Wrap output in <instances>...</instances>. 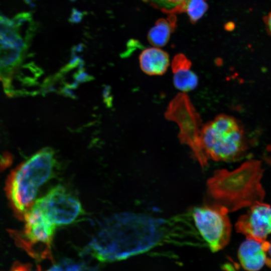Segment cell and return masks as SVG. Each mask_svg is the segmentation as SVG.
<instances>
[{"instance_id": "5b68a950", "label": "cell", "mask_w": 271, "mask_h": 271, "mask_svg": "<svg viewBox=\"0 0 271 271\" xmlns=\"http://www.w3.org/2000/svg\"><path fill=\"white\" fill-rule=\"evenodd\" d=\"M202 149L206 160L234 162L245 154L247 144L243 128L235 118L220 114L203 125Z\"/></svg>"}, {"instance_id": "4fadbf2b", "label": "cell", "mask_w": 271, "mask_h": 271, "mask_svg": "<svg viewBox=\"0 0 271 271\" xmlns=\"http://www.w3.org/2000/svg\"><path fill=\"white\" fill-rule=\"evenodd\" d=\"M176 26L177 18L175 14H169L166 19H158L148 33V41L156 47L165 46Z\"/></svg>"}, {"instance_id": "5bb4252c", "label": "cell", "mask_w": 271, "mask_h": 271, "mask_svg": "<svg viewBox=\"0 0 271 271\" xmlns=\"http://www.w3.org/2000/svg\"><path fill=\"white\" fill-rule=\"evenodd\" d=\"M173 81L177 89L186 93L196 88L199 80L197 75L190 69H188L174 72Z\"/></svg>"}, {"instance_id": "2e32d148", "label": "cell", "mask_w": 271, "mask_h": 271, "mask_svg": "<svg viewBox=\"0 0 271 271\" xmlns=\"http://www.w3.org/2000/svg\"><path fill=\"white\" fill-rule=\"evenodd\" d=\"M205 1L189 0L188 1L184 12L187 14L192 23H196L207 11L208 5Z\"/></svg>"}, {"instance_id": "ac0fdd59", "label": "cell", "mask_w": 271, "mask_h": 271, "mask_svg": "<svg viewBox=\"0 0 271 271\" xmlns=\"http://www.w3.org/2000/svg\"><path fill=\"white\" fill-rule=\"evenodd\" d=\"M191 61L183 54L176 55L172 61L173 73L183 69H191Z\"/></svg>"}, {"instance_id": "7c38bea8", "label": "cell", "mask_w": 271, "mask_h": 271, "mask_svg": "<svg viewBox=\"0 0 271 271\" xmlns=\"http://www.w3.org/2000/svg\"><path fill=\"white\" fill-rule=\"evenodd\" d=\"M139 62L142 70L151 76L164 74L170 64L168 53L157 47L143 51L139 57Z\"/></svg>"}, {"instance_id": "ffe728a7", "label": "cell", "mask_w": 271, "mask_h": 271, "mask_svg": "<svg viewBox=\"0 0 271 271\" xmlns=\"http://www.w3.org/2000/svg\"><path fill=\"white\" fill-rule=\"evenodd\" d=\"M265 263L271 267V241L269 242V245L266 251Z\"/></svg>"}, {"instance_id": "ba28073f", "label": "cell", "mask_w": 271, "mask_h": 271, "mask_svg": "<svg viewBox=\"0 0 271 271\" xmlns=\"http://www.w3.org/2000/svg\"><path fill=\"white\" fill-rule=\"evenodd\" d=\"M34 203L56 226L71 224L84 213L79 199L61 185L52 188Z\"/></svg>"}, {"instance_id": "44dd1931", "label": "cell", "mask_w": 271, "mask_h": 271, "mask_svg": "<svg viewBox=\"0 0 271 271\" xmlns=\"http://www.w3.org/2000/svg\"><path fill=\"white\" fill-rule=\"evenodd\" d=\"M264 21L267 31L271 35V12L264 18Z\"/></svg>"}, {"instance_id": "8992f818", "label": "cell", "mask_w": 271, "mask_h": 271, "mask_svg": "<svg viewBox=\"0 0 271 271\" xmlns=\"http://www.w3.org/2000/svg\"><path fill=\"white\" fill-rule=\"evenodd\" d=\"M166 119L175 122L179 127V139L191 149L195 159L202 168L208 164L201 144L202 120L190 98L180 92L170 102L165 113Z\"/></svg>"}, {"instance_id": "d6986e66", "label": "cell", "mask_w": 271, "mask_h": 271, "mask_svg": "<svg viewBox=\"0 0 271 271\" xmlns=\"http://www.w3.org/2000/svg\"><path fill=\"white\" fill-rule=\"evenodd\" d=\"M83 16L84 13L82 12L73 9L69 21L71 23H78L82 21Z\"/></svg>"}, {"instance_id": "6da1fadb", "label": "cell", "mask_w": 271, "mask_h": 271, "mask_svg": "<svg viewBox=\"0 0 271 271\" xmlns=\"http://www.w3.org/2000/svg\"><path fill=\"white\" fill-rule=\"evenodd\" d=\"M165 232L164 219L121 213L105 220L86 250L99 261L120 260L154 247L165 238Z\"/></svg>"}, {"instance_id": "9c48e42d", "label": "cell", "mask_w": 271, "mask_h": 271, "mask_svg": "<svg viewBox=\"0 0 271 271\" xmlns=\"http://www.w3.org/2000/svg\"><path fill=\"white\" fill-rule=\"evenodd\" d=\"M25 221L24 240L28 246L38 245L50 256L56 226L46 217L35 203L23 215Z\"/></svg>"}, {"instance_id": "3957f363", "label": "cell", "mask_w": 271, "mask_h": 271, "mask_svg": "<svg viewBox=\"0 0 271 271\" xmlns=\"http://www.w3.org/2000/svg\"><path fill=\"white\" fill-rule=\"evenodd\" d=\"M37 26L24 12L9 18L0 15V81L6 94L23 62Z\"/></svg>"}, {"instance_id": "30bf717a", "label": "cell", "mask_w": 271, "mask_h": 271, "mask_svg": "<svg viewBox=\"0 0 271 271\" xmlns=\"http://www.w3.org/2000/svg\"><path fill=\"white\" fill-rule=\"evenodd\" d=\"M235 228L238 232L247 238L260 241L266 240L271 233V207L262 202L252 205L239 218Z\"/></svg>"}, {"instance_id": "7a4b0ae2", "label": "cell", "mask_w": 271, "mask_h": 271, "mask_svg": "<svg viewBox=\"0 0 271 271\" xmlns=\"http://www.w3.org/2000/svg\"><path fill=\"white\" fill-rule=\"evenodd\" d=\"M263 172L260 162L253 160L232 171L217 170L207 180L208 192L229 212L250 207L264 198L261 183Z\"/></svg>"}, {"instance_id": "8fae6325", "label": "cell", "mask_w": 271, "mask_h": 271, "mask_svg": "<svg viewBox=\"0 0 271 271\" xmlns=\"http://www.w3.org/2000/svg\"><path fill=\"white\" fill-rule=\"evenodd\" d=\"M240 245L238 256L242 266L247 270H258L265 263L269 241L246 237Z\"/></svg>"}, {"instance_id": "52a82bcc", "label": "cell", "mask_w": 271, "mask_h": 271, "mask_svg": "<svg viewBox=\"0 0 271 271\" xmlns=\"http://www.w3.org/2000/svg\"><path fill=\"white\" fill-rule=\"evenodd\" d=\"M228 212L217 203L196 207L192 211L196 228L212 252L222 249L229 241L231 226Z\"/></svg>"}, {"instance_id": "277c9868", "label": "cell", "mask_w": 271, "mask_h": 271, "mask_svg": "<svg viewBox=\"0 0 271 271\" xmlns=\"http://www.w3.org/2000/svg\"><path fill=\"white\" fill-rule=\"evenodd\" d=\"M55 163L53 150L44 148L12 172L7 183V191L19 214L23 216L33 205L40 188L52 177Z\"/></svg>"}, {"instance_id": "9a60e30c", "label": "cell", "mask_w": 271, "mask_h": 271, "mask_svg": "<svg viewBox=\"0 0 271 271\" xmlns=\"http://www.w3.org/2000/svg\"><path fill=\"white\" fill-rule=\"evenodd\" d=\"M151 6L162 12L176 14L184 12L189 0H143Z\"/></svg>"}, {"instance_id": "e0dca14e", "label": "cell", "mask_w": 271, "mask_h": 271, "mask_svg": "<svg viewBox=\"0 0 271 271\" xmlns=\"http://www.w3.org/2000/svg\"><path fill=\"white\" fill-rule=\"evenodd\" d=\"M92 268L82 262H77L70 259H63L54 264L49 270H92Z\"/></svg>"}]
</instances>
